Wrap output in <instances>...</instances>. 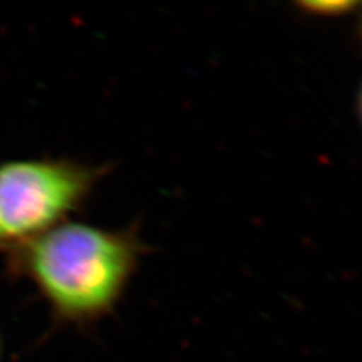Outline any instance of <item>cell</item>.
<instances>
[{"instance_id": "obj_1", "label": "cell", "mask_w": 362, "mask_h": 362, "mask_svg": "<svg viewBox=\"0 0 362 362\" xmlns=\"http://www.w3.org/2000/svg\"><path fill=\"white\" fill-rule=\"evenodd\" d=\"M145 251L133 226L65 221L8 254V269L35 287L56 320L83 325L115 308Z\"/></svg>"}, {"instance_id": "obj_4", "label": "cell", "mask_w": 362, "mask_h": 362, "mask_svg": "<svg viewBox=\"0 0 362 362\" xmlns=\"http://www.w3.org/2000/svg\"><path fill=\"white\" fill-rule=\"evenodd\" d=\"M358 107H359V115H361V121H362V89L359 94V101H358Z\"/></svg>"}, {"instance_id": "obj_2", "label": "cell", "mask_w": 362, "mask_h": 362, "mask_svg": "<svg viewBox=\"0 0 362 362\" xmlns=\"http://www.w3.org/2000/svg\"><path fill=\"white\" fill-rule=\"evenodd\" d=\"M107 169L66 157L0 163V254H11L68 221L85 206Z\"/></svg>"}, {"instance_id": "obj_5", "label": "cell", "mask_w": 362, "mask_h": 362, "mask_svg": "<svg viewBox=\"0 0 362 362\" xmlns=\"http://www.w3.org/2000/svg\"><path fill=\"white\" fill-rule=\"evenodd\" d=\"M359 37L362 40V13H361V23H359Z\"/></svg>"}, {"instance_id": "obj_3", "label": "cell", "mask_w": 362, "mask_h": 362, "mask_svg": "<svg viewBox=\"0 0 362 362\" xmlns=\"http://www.w3.org/2000/svg\"><path fill=\"white\" fill-rule=\"evenodd\" d=\"M359 2H352V0H327V2H300L298 8L303 14H310L315 17H341L354 13L356 8H361Z\"/></svg>"}]
</instances>
